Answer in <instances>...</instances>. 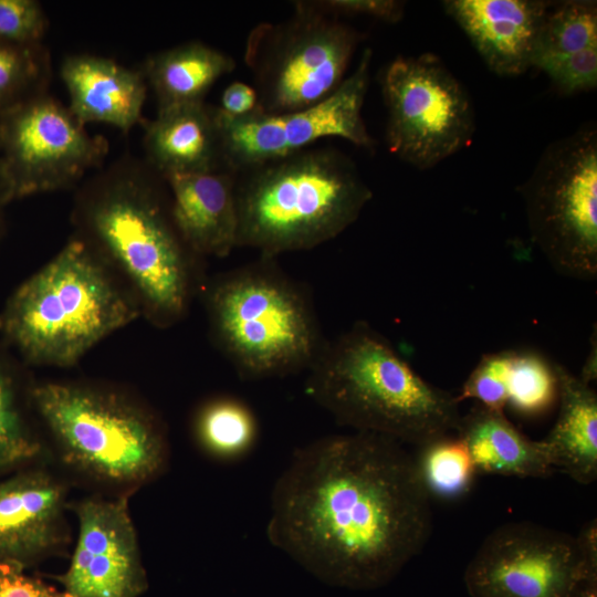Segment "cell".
<instances>
[{
	"instance_id": "obj_21",
	"label": "cell",
	"mask_w": 597,
	"mask_h": 597,
	"mask_svg": "<svg viewBox=\"0 0 597 597\" xmlns=\"http://www.w3.org/2000/svg\"><path fill=\"white\" fill-rule=\"evenodd\" d=\"M455 434L465 443L478 473L547 478L554 473L542 440H532L504 415L476 405L461 416Z\"/></svg>"
},
{
	"instance_id": "obj_30",
	"label": "cell",
	"mask_w": 597,
	"mask_h": 597,
	"mask_svg": "<svg viewBox=\"0 0 597 597\" xmlns=\"http://www.w3.org/2000/svg\"><path fill=\"white\" fill-rule=\"evenodd\" d=\"M48 19L34 0H0V42L21 46L42 44Z\"/></svg>"
},
{
	"instance_id": "obj_17",
	"label": "cell",
	"mask_w": 597,
	"mask_h": 597,
	"mask_svg": "<svg viewBox=\"0 0 597 597\" xmlns=\"http://www.w3.org/2000/svg\"><path fill=\"white\" fill-rule=\"evenodd\" d=\"M64 491L49 474L27 472L0 483V562L25 564L59 541Z\"/></svg>"
},
{
	"instance_id": "obj_26",
	"label": "cell",
	"mask_w": 597,
	"mask_h": 597,
	"mask_svg": "<svg viewBox=\"0 0 597 597\" xmlns=\"http://www.w3.org/2000/svg\"><path fill=\"white\" fill-rule=\"evenodd\" d=\"M505 386L507 405L526 416L547 411L558 398L554 364L533 350H507Z\"/></svg>"
},
{
	"instance_id": "obj_28",
	"label": "cell",
	"mask_w": 597,
	"mask_h": 597,
	"mask_svg": "<svg viewBox=\"0 0 597 597\" xmlns=\"http://www.w3.org/2000/svg\"><path fill=\"white\" fill-rule=\"evenodd\" d=\"M4 347L0 341V470L28 461L40 451L20 410L14 371Z\"/></svg>"
},
{
	"instance_id": "obj_20",
	"label": "cell",
	"mask_w": 597,
	"mask_h": 597,
	"mask_svg": "<svg viewBox=\"0 0 597 597\" xmlns=\"http://www.w3.org/2000/svg\"><path fill=\"white\" fill-rule=\"evenodd\" d=\"M558 380V416L542 439L554 470L579 484L597 479V395L591 384L555 364Z\"/></svg>"
},
{
	"instance_id": "obj_22",
	"label": "cell",
	"mask_w": 597,
	"mask_h": 597,
	"mask_svg": "<svg viewBox=\"0 0 597 597\" xmlns=\"http://www.w3.org/2000/svg\"><path fill=\"white\" fill-rule=\"evenodd\" d=\"M234 69L230 55L193 41L150 55L142 71L161 109L205 102L212 85Z\"/></svg>"
},
{
	"instance_id": "obj_11",
	"label": "cell",
	"mask_w": 597,
	"mask_h": 597,
	"mask_svg": "<svg viewBox=\"0 0 597 597\" xmlns=\"http://www.w3.org/2000/svg\"><path fill=\"white\" fill-rule=\"evenodd\" d=\"M381 91L387 146L401 160L428 169L470 142V97L436 55L397 56L383 73Z\"/></svg>"
},
{
	"instance_id": "obj_14",
	"label": "cell",
	"mask_w": 597,
	"mask_h": 597,
	"mask_svg": "<svg viewBox=\"0 0 597 597\" xmlns=\"http://www.w3.org/2000/svg\"><path fill=\"white\" fill-rule=\"evenodd\" d=\"M75 512L78 535L62 577L64 597H137L146 580L127 500L87 499Z\"/></svg>"
},
{
	"instance_id": "obj_6",
	"label": "cell",
	"mask_w": 597,
	"mask_h": 597,
	"mask_svg": "<svg viewBox=\"0 0 597 597\" xmlns=\"http://www.w3.org/2000/svg\"><path fill=\"white\" fill-rule=\"evenodd\" d=\"M205 301L213 342L245 380L307 370L326 341L307 290L275 258L218 275Z\"/></svg>"
},
{
	"instance_id": "obj_31",
	"label": "cell",
	"mask_w": 597,
	"mask_h": 597,
	"mask_svg": "<svg viewBox=\"0 0 597 597\" xmlns=\"http://www.w3.org/2000/svg\"><path fill=\"white\" fill-rule=\"evenodd\" d=\"M533 66L545 72L565 94L589 91L597 85V45L568 55L544 57Z\"/></svg>"
},
{
	"instance_id": "obj_34",
	"label": "cell",
	"mask_w": 597,
	"mask_h": 597,
	"mask_svg": "<svg viewBox=\"0 0 597 597\" xmlns=\"http://www.w3.org/2000/svg\"><path fill=\"white\" fill-rule=\"evenodd\" d=\"M218 108L231 117L249 115L259 109L258 93L253 86L234 81L222 92Z\"/></svg>"
},
{
	"instance_id": "obj_16",
	"label": "cell",
	"mask_w": 597,
	"mask_h": 597,
	"mask_svg": "<svg viewBox=\"0 0 597 597\" xmlns=\"http://www.w3.org/2000/svg\"><path fill=\"white\" fill-rule=\"evenodd\" d=\"M174 223L199 258H226L237 248L235 174L177 175L164 179Z\"/></svg>"
},
{
	"instance_id": "obj_9",
	"label": "cell",
	"mask_w": 597,
	"mask_h": 597,
	"mask_svg": "<svg viewBox=\"0 0 597 597\" xmlns=\"http://www.w3.org/2000/svg\"><path fill=\"white\" fill-rule=\"evenodd\" d=\"M522 195L531 238L549 265L564 276L596 280V128L551 144Z\"/></svg>"
},
{
	"instance_id": "obj_13",
	"label": "cell",
	"mask_w": 597,
	"mask_h": 597,
	"mask_svg": "<svg viewBox=\"0 0 597 597\" xmlns=\"http://www.w3.org/2000/svg\"><path fill=\"white\" fill-rule=\"evenodd\" d=\"M371 55L366 48L353 73L331 95L310 107L282 114L258 109L242 117L228 116L216 107L224 169L238 174L328 137L371 148L374 140L362 116Z\"/></svg>"
},
{
	"instance_id": "obj_4",
	"label": "cell",
	"mask_w": 597,
	"mask_h": 597,
	"mask_svg": "<svg viewBox=\"0 0 597 597\" xmlns=\"http://www.w3.org/2000/svg\"><path fill=\"white\" fill-rule=\"evenodd\" d=\"M140 314L134 292L76 237L10 295L0 341L30 365L70 367Z\"/></svg>"
},
{
	"instance_id": "obj_25",
	"label": "cell",
	"mask_w": 597,
	"mask_h": 597,
	"mask_svg": "<svg viewBox=\"0 0 597 597\" xmlns=\"http://www.w3.org/2000/svg\"><path fill=\"white\" fill-rule=\"evenodd\" d=\"M597 45L596 1L549 2L538 32L533 64ZM532 64V66H533Z\"/></svg>"
},
{
	"instance_id": "obj_19",
	"label": "cell",
	"mask_w": 597,
	"mask_h": 597,
	"mask_svg": "<svg viewBox=\"0 0 597 597\" xmlns=\"http://www.w3.org/2000/svg\"><path fill=\"white\" fill-rule=\"evenodd\" d=\"M145 129L146 164L163 179L224 169L216 107L201 102L157 109Z\"/></svg>"
},
{
	"instance_id": "obj_27",
	"label": "cell",
	"mask_w": 597,
	"mask_h": 597,
	"mask_svg": "<svg viewBox=\"0 0 597 597\" xmlns=\"http://www.w3.org/2000/svg\"><path fill=\"white\" fill-rule=\"evenodd\" d=\"M50 56L42 44L21 46L0 42V113L46 93Z\"/></svg>"
},
{
	"instance_id": "obj_35",
	"label": "cell",
	"mask_w": 597,
	"mask_h": 597,
	"mask_svg": "<svg viewBox=\"0 0 597 597\" xmlns=\"http://www.w3.org/2000/svg\"><path fill=\"white\" fill-rule=\"evenodd\" d=\"M6 206V202L3 200L1 189H0V241L3 234V217H2V208Z\"/></svg>"
},
{
	"instance_id": "obj_2",
	"label": "cell",
	"mask_w": 597,
	"mask_h": 597,
	"mask_svg": "<svg viewBox=\"0 0 597 597\" xmlns=\"http://www.w3.org/2000/svg\"><path fill=\"white\" fill-rule=\"evenodd\" d=\"M83 238L126 276L158 327L179 322L203 287L201 261L179 234L165 180L146 163L114 164L83 188L75 211Z\"/></svg>"
},
{
	"instance_id": "obj_29",
	"label": "cell",
	"mask_w": 597,
	"mask_h": 597,
	"mask_svg": "<svg viewBox=\"0 0 597 597\" xmlns=\"http://www.w3.org/2000/svg\"><path fill=\"white\" fill-rule=\"evenodd\" d=\"M506 367L507 350L484 355L455 396L458 401L475 399L485 408L504 411L507 405Z\"/></svg>"
},
{
	"instance_id": "obj_8",
	"label": "cell",
	"mask_w": 597,
	"mask_h": 597,
	"mask_svg": "<svg viewBox=\"0 0 597 597\" xmlns=\"http://www.w3.org/2000/svg\"><path fill=\"white\" fill-rule=\"evenodd\" d=\"M293 3L290 18L259 23L247 38L244 62L265 114L303 109L331 95L363 38L314 0Z\"/></svg>"
},
{
	"instance_id": "obj_10",
	"label": "cell",
	"mask_w": 597,
	"mask_h": 597,
	"mask_svg": "<svg viewBox=\"0 0 597 597\" xmlns=\"http://www.w3.org/2000/svg\"><path fill=\"white\" fill-rule=\"evenodd\" d=\"M470 597H597V526L574 537L530 522L494 530L464 572Z\"/></svg>"
},
{
	"instance_id": "obj_24",
	"label": "cell",
	"mask_w": 597,
	"mask_h": 597,
	"mask_svg": "<svg viewBox=\"0 0 597 597\" xmlns=\"http://www.w3.org/2000/svg\"><path fill=\"white\" fill-rule=\"evenodd\" d=\"M417 449L412 458L430 498L457 500L471 490L478 472L465 443L457 434L439 437Z\"/></svg>"
},
{
	"instance_id": "obj_12",
	"label": "cell",
	"mask_w": 597,
	"mask_h": 597,
	"mask_svg": "<svg viewBox=\"0 0 597 597\" xmlns=\"http://www.w3.org/2000/svg\"><path fill=\"white\" fill-rule=\"evenodd\" d=\"M108 151L46 93L0 113V189L7 203L74 186Z\"/></svg>"
},
{
	"instance_id": "obj_23",
	"label": "cell",
	"mask_w": 597,
	"mask_h": 597,
	"mask_svg": "<svg viewBox=\"0 0 597 597\" xmlns=\"http://www.w3.org/2000/svg\"><path fill=\"white\" fill-rule=\"evenodd\" d=\"M195 436L209 455L227 462L238 461L253 450L259 425L245 402L223 396L200 408L195 419Z\"/></svg>"
},
{
	"instance_id": "obj_33",
	"label": "cell",
	"mask_w": 597,
	"mask_h": 597,
	"mask_svg": "<svg viewBox=\"0 0 597 597\" xmlns=\"http://www.w3.org/2000/svg\"><path fill=\"white\" fill-rule=\"evenodd\" d=\"M0 597H64V595L25 575L23 566L0 562Z\"/></svg>"
},
{
	"instance_id": "obj_5",
	"label": "cell",
	"mask_w": 597,
	"mask_h": 597,
	"mask_svg": "<svg viewBox=\"0 0 597 597\" xmlns=\"http://www.w3.org/2000/svg\"><path fill=\"white\" fill-rule=\"evenodd\" d=\"M234 191L237 248L268 258L335 239L373 197L348 156L312 147L235 174Z\"/></svg>"
},
{
	"instance_id": "obj_32",
	"label": "cell",
	"mask_w": 597,
	"mask_h": 597,
	"mask_svg": "<svg viewBox=\"0 0 597 597\" xmlns=\"http://www.w3.org/2000/svg\"><path fill=\"white\" fill-rule=\"evenodd\" d=\"M324 11L338 17L362 15L385 22H397L404 15L405 2L396 0H314Z\"/></svg>"
},
{
	"instance_id": "obj_3",
	"label": "cell",
	"mask_w": 597,
	"mask_h": 597,
	"mask_svg": "<svg viewBox=\"0 0 597 597\" xmlns=\"http://www.w3.org/2000/svg\"><path fill=\"white\" fill-rule=\"evenodd\" d=\"M307 395L342 426L420 447L455 432V395L423 379L368 323L325 341L310 366Z\"/></svg>"
},
{
	"instance_id": "obj_1",
	"label": "cell",
	"mask_w": 597,
	"mask_h": 597,
	"mask_svg": "<svg viewBox=\"0 0 597 597\" xmlns=\"http://www.w3.org/2000/svg\"><path fill=\"white\" fill-rule=\"evenodd\" d=\"M431 498L401 443L332 434L297 449L276 480L270 543L321 580L349 589L388 584L425 548Z\"/></svg>"
},
{
	"instance_id": "obj_15",
	"label": "cell",
	"mask_w": 597,
	"mask_h": 597,
	"mask_svg": "<svg viewBox=\"0 0 597 597\" xmlns=\"http://www.w3.org/2000/svg\"><path fill=\"white\" fill-rule=\"evenodd\" d=\"M442 4L492 72L515 76L532 66L549 1L448 0Z\"/></svg>"
},
{
	"instance_id": "obj_18",
	"label": "cell",
	"mask_w": 597,
	"mask_h": 597,
	"mask_svg": "<svg viewBox=\"0 0 597 597\" xmlns=\"http://www.w3.org/2000/svg\"><path fill=\"white\" fill-rule=\"evenodd\" d=\"M61 76L71 113L82 123H105L124 132L143 122L148 84L143 71L97 55L67 56Z\"/></svg>"
},
{
	"instance_id": "obj_7",
	"label": "cell",
	"mask_w": 597,
	"mask_h": 597,
	"mask_svg": "<svg viewBox=\"0 0 597 597\" xmlns=\"http://www.w3.org/2000/svg\"><path fill=\"white\" fill-rule=\"evenodd\" d=\"M32 402L60 447L77 469L115 483L146 481L167 461L160 425L124 398L90 386L44 383Z\"/></svg>"
}]
</instances>
